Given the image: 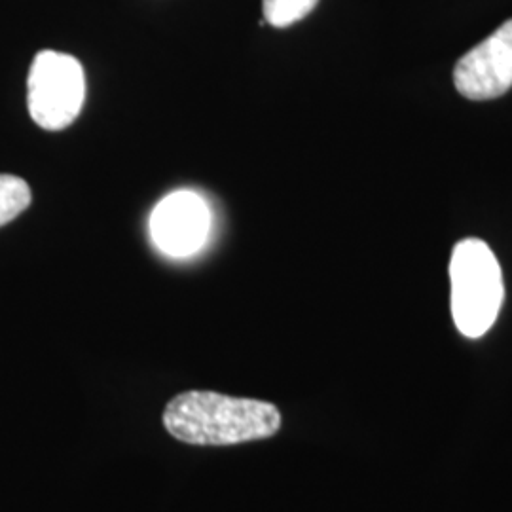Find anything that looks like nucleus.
Returning a JSON list of instances; mask_svg holds the SVG:
<instances>
[{
    "instance_id": "f257e3e1",
    "label": "nucleus",
    "mask_w": 512,
    "mask_h": 512,
    "mask_svg": "<svg viewBox=\"0 0 512 512\" xmlns=\"http://www.w3.org/2000/svg\"><path fill=\"white\" fill-rule=\"evenodd\" d=\"M164 425L171 437L186 444L228 446L274 437L281 414L264 401L186 391L165 406Z\"/></svg>"
},
{
    "instance_id": "f03ea898",
    "label": "nucleus",
    "mask_w": 512,
    "mask_h": 512,
    "mask_svg": "<svg viewBox=\"0 0 512 512\" xmlns=\"http://www.w3.org/2000/svg\"><path fill=\"white\" fill-rule=\"evenodd\" d=\"M450 283V306L459 332L467 338L484 336L492 329L505 298L501 266L486 241H459L450 258Z\"/></svg>"
},
{
    "instance_id": "7ed1b4c3",
    "label": "nucleus",
    "mask_w": 512,
    "mask_h": 512,
    "mask_svg": "<svg viewBox=\"0 0 512 512\" xmlns=\"http://www.w3.org/2000/svg\"><path fill=\"white\" fill-rule=\"evenodd\" d=\"M86 101V73L69 54L42 50L27 78V107L33 122L48 131L69 128Z\"/></svg>"
},
{
    "instance_id": "20e7f679",
    "label": "nucleus",
    "mask_w": 512,
    "mask_h": 512,
    "mask_svg": "<svg viewBox=\"0 0 512 512\" xmlns=\"http://www.w3.org/2000/svg\"><path fill=\"white\" fill-rule=\"evenodd\" d=\"M454 84L471 101L497 99L511 90L512 19L459 59Z\"/></svg>"
},
{
    "instance_id": "39448f33",
    "label": "nucleus",
    "mask_w": 512,
    "mask_h": 512,
    "mask_svg": "<svg viewBox=\"0 0 512 512\" xmlns=\"http://www.w3.org/2000/svg\"><path fill=\"white\" fill-rule=\"evenodd\" d=\"M211 226L202 196L181 190L165 196L150 217V236L165 255L186 258L202 249Z\"/></svg>"
},
{
    "instance_id": "423d86ee",
    "label": "nucleus",
    "mask_w": 512,
    "mask_h": 512,
    "mask_svg": "<svg viewBox=\"0 0 512 512\" xmlns=\"http://www.w3.org/2000/svg\"><path fill=\"white\" fill-rule=\"evenodd\" d=\"M31 205V188L21 177L0 173V226L12 222Z\"/></svg>"
},
{
    "instance_id": "0eeeda50",
    "label": "nucleus",
    "mask_w": 512,
    "mask_h": 512,
    "mask_svg": "<svg viewBox=\"0 0 512 512\" xmlns=\"http://www.w3.org/2000/svg\"><path fill=\"white\" fill-rule=\"evenodd\" d=\"M319 0H262L264 21L283 29L310 16Z\"/></svg>"
}]
</instances>
